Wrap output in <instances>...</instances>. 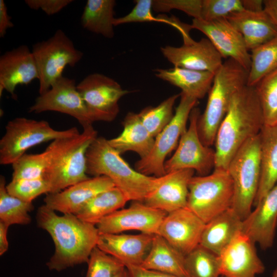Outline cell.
Wrapping results in <instances>:
<instances>
[{
  "label": "cell",
  "mask_w": 277,
  "mask_h": 277,
  "mask_svg": "<svg viewBox=\"0 0 277 277\" xmlns=\"http://www.w3.org/2000/svg\"><path fill=\"white\" fill-rule=\"evenodd\" d=\"M38 227L46 230L54 244V252L46 265L58 272L87 263L100 235L95 225L83 221L73 214L58 215L44 204L37 211Z\"/></svg>",
  "instance_id": "1"
},
{
  "label": "cell",
  "mask_w": 277,
  "mask_h": 277,
  "mask_svg": "<svg viewBox=\"0 0 277 277\" xmlns=\"http://www.w3.org/2000/svg\"><path fill=\"white\" fill-rule=\"evenodd\" d=\"M264 125L255 87L245 86L232 96L215 140L214 169L227 170L236 152Z\"/></svg>",
  "instance_id": "2"
},
{
  "label": "cell",
  "mask_w": 277,
  "mask_h": 277,
  "mask_svg": "<svg viewBox=\"0 0 277 277\" xmlns=\"http://www.w3.org/2000/svg\"><path fill=\"white\" fill-rule=\"evenodd\" d=\"M86 173L109 178L128 200L143 202L159 184L161 177L143 174L131 168L104 137H97L86 153Z\"/></svg>",
  "instance_id": "3"
},
{
  "label": "cell",
  "mask_w": 277,
  "mask_h": 277,
  "mask_svg": "<svg viewBox=\"0 0 277 277\" xmlns=\"http://www.w3.org/2000/svg\"><path fill=\"white\" fill-rule=\"evenodd\" d=\"M83 128L82 133L55 140L45 149L48 161L44 177L49 184V193L90 177L86 173V153L97 134L92 125Z\"/></svg>",
  "instance_id": "4"
},
{
  "label": "cell",
  "mask_w": 277,
  "mask_h": 277,
  "mask_svg": "<svg viewBox=\"0 0 277 277\" xmlns=\"http://www.w3.org/2000/svg\"><path fill=\"white\" fill-rule=\"evenodd\" d=\"M248 71L231 58L223 63L214 75L204 112L197 121L201 141L211 147L227 113L233 95L247 85Z\"/></svg>",
  "instance_id": "5"
},
{
  "label": "cell",
  "mask_w": 277,
  "mask_h": 277,
  "mask_svg": "<svg viewBox=\"0 0 277 277\" xmlns=\"http://www.w3.org/2000/svg\"><path fill=\"white\" fill-rule=\"evenodd\" d=\"M227 171L233 185L231 208L243 221L251 212L261 177L259 134L248 140L231 159Z\"/></svg>",
  "instance_id": "6"
},
{
  "label": "cell",
  "mask_w": 277,
  "mask_h": 277,
  "mask_svg": "<svg viewBox=\"0 0 277 277\" xmlns=\"http://www.w3.org/2000/svg\"><path fill=\"white\" fill-rule=\"evenodd\" d=\"M233 197V182L227 170L214 169L211 174L190 179L186 208L207 223L230 208Z\"/></svg>",
  "instance_id": "7"
},
{
  "label": "cell",
  "mask_w": 277,
  "mask_h": 277,
  "mask_svg": "<svg viewBox=\"0 0 277 277\" xmlns=\"http://www.w3.org/2000/svg\"><path fill=\"white\" fill-rule=\"evenodd\" d=\"M0 140V164H12L29 148L43 143L79 133L76 127L58 130L46 121L16 117L5 127Z\"/></svg>",
  "instance_id": "8"
},
{
  "label": "cell",
  "mask_w": 277,
  "mask_h": 277,
  "mask_svg": "<svg viewBox=\"0 0 277 277\" xmlns=\"http://www.w3.org/2000/svg\"><path fill=\"white\" fill-rule=\"evenodd\" d=\"M32 52L38 72L39 95L63 76L67 66L74 67L83 56V52L61 29L48 39L35 44Z\"/></svg>",
  "instance_id": "9"
},
{
  "label": "cell",
  "mask_w": 277,
  "mask_h": 277,
  "mask_svg": "<svg viewBox=\"0 0 277 277\" xmlns=\"http://www.w3.org/2000/svg\"><path fill=\"white\" fill-rule=\"evenodd\" d=\"M180 101L170 122L155 137L153 147L149 154L140 159L135 164V170L148 176L161 177L166 174L164 164L166 156L176 147L192 110L198 100L180 93Z\"/></svg>",
  "instance_id": "10"
},
{
  "label": "cell",
  "mask_w": 277,
  "mask_h": 277,
  "mask_svg": "<svg viewBox=\"0 0 277 277\" xmlns=\"http://www.w3.org/2000/svg\"><path fill=\"white\" fill-rule=\"evenodd\" d=\"M201 114L194 107L189 116L188 129L182 135L173 155L166 161V173L182 169H192L200 175L209 174L214 168L215 150L203 144L197 131V121Z\"/></svg>",
  "instance_id": "11"
},
{
  "label": "cell",
  "mask_w": 277,
  "mask_h": 277,
  "mask_svg": "<svg viewBox=\"0 0 277 277\" xmlns=\"http://www.w3.org/2000/svg\"><path fill=\"white\" fill-rule=\"evenodd\" d=\"M77 89L94 122L113 121L119 113L120 100L129 93L114 79L98 73L86 76Z\"/></svg>",
  "instance_id": "12"
},
{
  "label": "cell",
  "mask_w": 277,
  "mask_h": 277,
  "mask_svg": "<svg viewBox=\"0 0 277 277\" xmlns=\"http://www.w3.org/2000/svg\"><path fill=\"white\" fill-rule=\"evenodd\" d=\"M56 111L76 119L83 126L92 125L94 120L77 89L74 79L62 76L44 94L39 95L29 112L40 113Z\"/></svg>",
  "instance_id": "13"
},
{
  "label": "cell",
  "mask_w": 277,
  "mask_h": 277,
  "mask_svg": "<svg viewBox=\"0 0 277 277\" xmlns=\"http://www.w3.org/2000/svg\"><path fill=\"white\" fill-rule=\"evenodd\" d=\"M167 213L144 202L134 201L128 208L117 210L96 225L100 234L121 233L129 230L157 234L160 225Z\"/></svg>",
  "instance_id": "14"
},
{
  "label": "cell",
  "mask_w": 277,
  "mask_h": 277,
  "mask_svg": "<svg viewBox=\"0 0 277 277\" xmlns=\"http://www.w3.org/2000/svg\"><path fill=\"white\" fill-rule=\"evenodd\" d=\"M190 26L204 33L223 58H231L249 71L250 53L242 34L226 18L211 22L193 19Z\"/></svg>",
  "instance_id": "15"
},
{
  "label": "cell",
  "mask_w": 277,
  "mask_h": 277,
  "mask_svg": "<svg viewBox=\"0 0 277 277\" xmlns=\"http://www.w3.org/2000/svg\"><path fill=\"white\" fill-rule=\"evenodd\" d=\"M205 225L196 214L185 207L168 213L160 225L157 234L186 256L200 245Z\"/></svg>",
  "instance_id": "16"
},
{
  "label": "cell",
  "mask_w": 277,
  "mask_h": 277,
  "mask_svg": "<svg viewBox=\"0 0 277 277\" xmlns=\"http://www.w3.org/2000/svg\"><path fill=\"white\" fill-rule=\"evenodd\" d=\"M255 243L239 232L219 255L221 275L227 277H255L265 266L258 256Z\"/></svg>",
  "instance_id": "17"
},
{
  "label": "cell",
  "mask_w": 277,
  "mask_h": 277,
  "mask_svg": "<svg viewBox=\"0 0 277 277\" xmlns=\"http://www.w3.org/2000/svg\"><path fill=\"white\" fill-rule=\"evenodd\" d=\"M161 52L175 67L215 74L223 63V57L207 38L196 42L192 39L180 47H162Z\"/></svg>",
  "instance_id": "18"
},
{
  "label": "cell",
  "mask_w": 277,
  "mask_h": 277,
  "mask_svg": "<svg viewBox=\"0 0 277 277\" xmlns=\"http://www.w3.org/2000/svg\"><path fill=\"white\" fill-rule=\"evenodd\" d=\"M38 72L32 52L26 45H21L5 52L0 57V94L4 90L13 98L18 85H27L35 79Z\"/></svg>",
  "instance_id": "19"
},
{
  "label": "cell",
  "mask_w": 277,
  "mask_h": 277,
  "mask_svg": "<svg viewBox=\"0 0 277 277\" xmlns=\"http://www.w3.org/2000/svg\"><path fill=\"white\" fill-rule=\"evenodd\" d=\"M114 187L107 176L89 177L60 192L47 194L44 205L55 211L76 215L95 195Z\"/></svg>",
  "instance_id": "20"
},
{
  "label": "cell",
  "mask_w": 277,
  "mask_h": 277,
  "mask_svg": "<svg viewBox=\"0 0 277 277\" xmlns=\"http://www.w3.org/2000/svg\"><path fill=\"white\" fill-rule=\"evenodd\" d=\"M242 221V230L266 250L273 244L277 226V184Z\"/></svg>",
  "instance_id": "21"
},
{
  "label": "cell",
  "mask_w": 277,
  "mask_h": 277,
  "mask_svg": "<svg viewBox=\"0 0 277 277\" xmlns=\"http://www.w3.org/2000/svg\"><path fill=\"white\" fill-rule=\"evenodd\" d=\"M194 172L192 169H182L166 173L143 202L167 213L186 207L189 183Z\"/></svg>",
  "instance_id": "22"
},
{
  "label": "cell",
  "mask_w": 277,
  "mask_h": 277,
  "mask_svg": "<svg viewBox=\"0 0 277 277\" xmlns=\"http://www.w3.org/2000/svg\"><path fill=\"white\" fill-rule=\"evenodd\" d=\"M153 236L144 233L100 234L96 246L125 267L141 266L149 251Z\"/></svg>",
  "instance_id": "23"
},
{
  "label": "cell",
  "mask_w": 277,
  "mask_h": 277,
  "mask_svg": "<svg viewBox=\"0 0 277 277\" xmlns=\"http://www.w3.org/2000/svg\"><path fill=\"white\" fill-rule=\"evenodd\" d=\"M242 34L251 51L277 36V27L264 11L242 10L226 17Z\"/></svg>",
  "instance_id": "24"
},
{
  "label": "cell",
  "mask_w": 277,
  "mask_h": 277,
  "mask_svg": "<svg viewBox=\"0 0 277 277\" xmlns=\"http://www.w3.org/2000/svg\"><path fill=\"white\" fill-rule=\"evenodd\" d=\"M242 226V219L230 208L206 223L200 245L219 255Z\"/></svg>",
  "instance_id": "25"
},
{
  "label": "cell",
  "mask_w": 277,
  "mask_h": 277,
  "mask_svg": "<svg viewBox=\"0 0 277 277\" xmlns=\"http://www.w3.org/2000/svg\"><path fill=\"white\" fill-rule=\"evenodd\" d=\"M122 125V132L117 137L108 140L109 144L120 154L133 151L140 159L147 156L153 147L155 138L143 125L138 114L128 112Z\"/></svg>",
  "instance_id": "26"
},
{
  "label": "cell",
  "mask_w": 277,
  "mask_h": 277,
  "mask_svg": "<svg viewBox=\"0 0 277 277\" xmlns=\"http://www.w3.org/2000/svg\"><path fill=\"white\" fill-rule=\"evenodd\" d=\"M261 177L253 206L270 191L277 183V124L264 125L259 133Z\"/></svg>",
  "instance_id": "27"
},
{
  "label": "cell",
  "mask_w": 277,
  "mask_h": 277,
  "mask_svg": "<svg viewBox=\"0 0 277 277\" xmlns=\"http://www.w3.org/2000/svg\"><path fill=\"white\" fill-rule=\"evenodd\" d=\"M155 75L181 89V93L199 100L208 93L215 74L206 71L194 70L174 67L156 69Z\"/></svg>",
  "instance_id": "28"
},
{
  "label": "cell",
  "mask_w": 277,
  "mask_h": 277,
  "mask_svg": "<svg viewBox=\"0 0 277 277\" xmlns=\"http://www.w3.org/2000/svg\"><path fill=\"white\" fill-rule=\"evenodd\" d=\"M142 267L179 277H189L185 256L159 234L153 236L151 247Z\"/></svg>",
  "instance_id": "29"
},
{
  "label": "cell",
  "mask_w": 277,
  "mask_h": 277,
  "mask_svg": "<svg viewBox=\"0 0 277 277\" xmlns=\"http://www.w3.org/2000/svg\"><path fill=\"white\" fill-rule=\"evenodd\" d=\"M114 0H88L81 19L83 27L107 38L114 35Z\"/></svg>",
  "instance_id": "30"
},
{
  "label": "cell",
  "mask_w": 277,
  "mask_h": 277,
  "mask_svg": "<svg viewBox=\"0 0 277 277\" xmlns=\"http://www.w3.org/2000/svg\"><path fill=\"white\" fill-rule=\"evenodd\" d=\"M128 201L125 194L114 187L93 197L76 215L83 221L96 225L104 217L123 208Z\"/></svg>",
  "instance_id": "31"
},
{
  "label": "cell",
  "mask_w": 277,
  "mask_h": 277,
  "mask_svg": "<svg viewBox=\"0 0 277 277\" xmlns=\"http://www.w3.org/2000/svg\"><path fill=\"white\" fill-rule=\"evenodd\" d=\"M250 51L247 85L254 87L264 77L277 69V36Z\"/></svg>",
  "instance_id": "32"
},
{
  "label": "cell",
  "mask_w": 277,
  "mask_h": 277,
  "mask_svg": "<svg viewBox=\"0 0 277 277\" xmlns=\"http://www.w3.org/2000/svg\"><path fill=\"white\" fill-rule=\"evenodd\" d=\"M32 202H27L10 194L5 178L0 176V221L10 226L28 225L31 222L29 212L33 209Z\"/></svg>",
  "instance_id": "33"
},
{
  "label": "cell",
  "mask_w": 277,
  "mask_h": 277,
  "mask_svg": "<svg viewBox=\"0 0 277 277\" xmlns=\"http://www.w3.org/2000/svg\"><path fill=\"white\" fill-rule=\"evenodd\" d=\"M185 267L189 277H219V256L199 245L185 256Z\"/></svg>",
  "instance_id": "34"
},
{
  "label": "cell",
  "mask_w": 277,
  "mask_h": 277,
  "mask_svg": "<svg viewBox=\"0 0 277 277\" xmlns=\"http://www.w3.org/2000/svg\"><path fill=\"white\" fill-rule=\"evenodd\" d=\"M180 94L171 95L156 106H148L138 113L141 122L155 138L170 122L174 114V103Z\"/></svg>",
  "instance_id": "35"
},
{
  "label": "cell",
  "mask_w": 277,
  "mask_h": 277,
  "mask_svg": "<svg viewBox=\"0 0 277 277\" xmlns=\"http://www.w3.org/2000/svg\"><path fill=\"white\" fill-rule=\"evenodd\" d=\"M254 87L264 125L277 124V69L264 77Z\"/></svg>",
  "instance_id": "36"
},
{
  "label": "cell",
  "mask_w": 277,
  "mask_h": 277,
  "mask_svg": "<svg viewBox=\"0 0 277 277\" xmlns=\"http://www.w3.org/2000/svg\"><path fill=\"white\" fill-rule=\"evenodd\" d=\"M135 5L132 10L127 15L115 18L113 21L114 27L132 23L158 22L171 25L177 29L181 34L187 29V24H183L175 18H164L163 16H154L152 13V0H136Z\"/></svg>",
  "instance_id": "37"
},
{
  "label": "cell",
  "mask_w": 277,
  "mask_h": 277,
  "mask_svg": "<svg viewBox=\"0 0 277 277\" xmlns=\"http://www.w3.org/2000/svg\"><path fill=\"white\" fill-rule=\"evenodd\" d=\"M46 151L37 154H24L12 164V180L43 177L47 166Z\"/></svg>",
  "instance_id": "38"
},
{
  "label": "cell",
  "mask_w": 277,
  "mask_h": 277,
  "mask_svg": "<svg viewBox=\"0 0 277 277\" xmlns=\"http://www.w3.org/2000/svg\"><path fill=\"white\" fill-rule=\"evenodd\" d=\"M87 264L85 277H113L126 268L119 260L97 246L92 251Z\"/></svg>",
  "instance_id": "39"
},
{
  "label": "cell",
  "mask_w": 277,
  "mask_h": 277,
  "mask_svg": "<svg viewBox=\"0 0 277 277\" xmlns=\"http://www.w3.org/2000/svg\"><path fill=\"white\" fill-rule=\"evenodd\" d=\"M8 193L22 201H32L43 194L50 193V187L44 177L36 179L12 180L6 185Z\"/></svg>",
  "instance_id": "40"
},
{
  "label": "cell",
  "mask_w": 277,
  "mask_h": 277,
  "mask_svg": "<svg viewBox=\"0 0 277 277\" xmlns=\"http://www.w3.org/2000/svg\"><path fill=\"white\" fill-rule=\"evenodd\" d=\"M243 10L241 0H202L200 19L215 21Z\"/></svg>",
  "instance_id": "41"
},
{
  "label": "cell",
  "mask_w": 277,
  "mask_h": 277,
  "mask_svg": "<svg viewBox=\"0 0 277 277\" xmlns=\"http://www.w3.org/2000/svg\"><path fill=\"white\" fill-rule=\"evenodd\" d=\"M202 0H154L152 9L156 12H168L177 9L185 12L193 19L201 17Z\"/></svg>",
  "instance_id": "42"
},
{
  "label": "cell",
  "mask_w": 277,
  "mask_h": 277,
  "mask_svg": "<svg viewBox=\"0 0 277 277\" xmlns=\"http://www.w3.org/2000/svg\"><path fill=\"white\" fill-rule=\"evenodd\" d=\"M72 0H26L25 3L31 9L42 10L48 15L55 14L72 3Z\"/></svg>",
  "instance_id": "43"
},
{
  "label": "cell",
  "mask_w": 277,
  "mask_h": 277,
  "mask_svg": "<svg viewBox=\"0 0 277 277\" xmlns=\"http://www.w3.org/2000/svg\"><path fill=\"white\" fill-rule=\"evenodd\" d=\"M129 277H179L163 272L148 269L141 266L126 267Z\"/></svg>",
  "instance_id": "44"
},
{
  "label": "cell",
  "mask_w": 277,
  "mask_h": 277,
  "mask_svg": "<svg viewBox=\"0 0 277 277\" xmlns=\"http://www.w3.org/2000/svg\"><path fill=\"white\" fill-rule=\"evenodd\" d=\"M14 27L8 13L7 6L4 0H0V37L5 35L7 30Z\"/></svg>",
  "instance_id": "45"
},
{
  "label": "cell",
  "mask_w": 277,
  "mask_h": 277,
  "mask_svg": "<svg viewBox=\"0 0 277 277\" xmlns=\"http://www.w3.org/2000/svg\"><path fill=\"white\" fill-rule=\"evenodd\" d=\"M264 11L277 27V0H264Z\"/></svg>",
  "instance_id": "46"
},
{
  "label": "cell",
  "mask_w": 277,
  "mask_h": 277,
  "mask_svg": "<svg viewBox=\"0 0 277 277\" xmlns=\"http://www.w3.org/2000/svg\"><path fill=\"white\" fill-rule=\"evenodd\" d=\"M9 227L0 221V255H3L8 249L7 231Z\"/></svg>",
  "instance_id": "47"
},
{
  "label": "cell",
  "mask_w": 277,
  "mask_h": 277,
  "mask_svg": "<svg viewBox=\"0 0 277 277\" xmlns=\"http://www.w3.org/2000/svg\"><path fill=\"white\" fill-rule=\"evenodd\" d=\"M244 10L252 12L264 10V2L262 0H241Z\"/></svg>",
  "instance_id": "48"
},
{
  "label": "cell",
  "mask_w": 277,
  "mask_h": 277,
  "mask_svg": "<svg viewBox=\"0 0 277 277\" xmlns=\"http://www.w3.org/2000/svg\"><path fill=\"white\" fill-rule=\"evenodd\" d=\"M113 277H129L126 267Z\"/></svg>",
  "instance_id": "49"
},
{
  "label": "cell",
  "mask_w": 277,
  "mask_h": 277,
  "mask_svg": "<svg viewBox=\"0 0 277 277\" xmlns=\"http://www.w3.org/2000/svg\"><path fill=\"white\" fill-rule=\"evenodd\" d=\"M272 277H277V267L273 271Z\"/></svg>",
  "instance_id": "50"
},
{
  "label": "cell",
  "mask_w": 277,
  "mask_h": 277,
  "mask_svg": "<svg viewBox=\"0 0 277 277\" xmlns=\"http://www.w3.org/2000/svg\"><path fill=\"white\" fill-rule=\"evenodd\" d=\"M222 277H227V276H223V275H222Z\"/></svg>",
  "instance_id": "51"
}]
</instances>
